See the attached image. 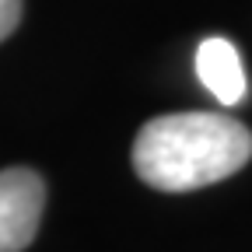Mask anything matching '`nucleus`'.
I'll use <instances>...</instances> for the list:
<instances>
[{
    "instance_id": "20e7f679",
    "label": "nucleus",
    "mask_w": 252,
    "mask_h": 252,
    "mask_svg": "<svg viewBox=\"0 0 252 252\" xmlns=\"http://www.w3.org/2000/svg\"><path fill=\"white\" fill-rule=\"evenodd\" d=\"M21 21V0H0V42H4Z\"/></svg>"
},
{
    "instance_id": "f257e3e1",
    "label": "nucleus",
    "mask_w": 252,
    "mask_h": 252,
    "mask_svg": "<svg viewBox=\"0 0 252 252\" xmlns=\"http://www.w3.org/2000/svg\"><path fill=\"white\" fill-rule=\"evenodd\" d=\"M252 158V133L231 116L168 112L140 126L133 140L137 175L161 193H189L235 175Z\"/></svg>"
},
{
    "instance_id": "7ed1b4c3",
    "label": "nucleus",
    "mask_w": 252,
    "mask_h": 252,
    "mask_svg": "<svg viewBox=\"0 0 252 252\" xmlns=\"http://www.w3.org/2000/svg\"><path fill=\"white\" fill-rule=\"evenodd\" d=\"M196 77L203 81V88L214 94L220 105H238L245 102V70H242V56L238 49L220 39L210 35L200 42L196 49Z\"/></svg>"
},
{
    "instance_id": "f03ea898",
    "label": "nucleus",
    "mask_w": 252,
    "mask_h": 252,
    "mask_svg": "<svg viewBox=\"0 0 252 252\" xmlns=\"http://www.w3.org/2000/svg\"><path fill=\"white\" fill-rule=\"evenodd\" d=\"M46 207V182L32 168L0 172V252H21L32 245Z\"/></svg>"
}]
</instances>
